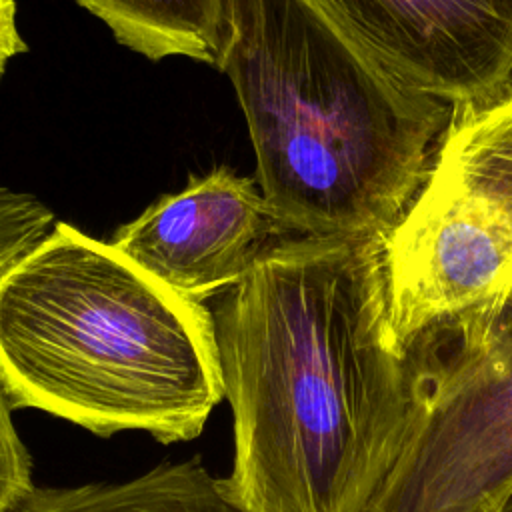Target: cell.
Segmentation results:
<instances>
[{
	"mask_svg": "<svg viewBox=\"0 0 512 512\" xmlns=\"http://www.w3.org/2000/svg\"><path fill=\"white\" fill-rule=\"evenodd\" d=\"M246 512H364L428 392L394 334L382 238L280 236L210 310Z\"/></svg>",
	"mask_w": 512,
	"mask_h": 512,
	"instance_id": "obj_1",
	"label": "cell"
},
{
	"mask_svg": "<svg viewBox=\"0 0 512 512\" xmlns=\"http://www.w3.org/2000/svg\"><path fill=\"white\" fill-rule=\"evenodd\" d=\"M222 62L280 236L382 238L432 164L452 104L414 90L312 0H230Z\"/></svg>",
	"mask_w": 512,
	"mask_h": 512,
	"instance_id": "obj_2",
	"label": "cell"
},
{
	"mask_svg": "<svg viewBox=\"0 0 512 512\" xmlns=\"http://www.w3.org/2000/svg\"><path fill=\"white\" fill-rule=\"evenodd\" d=\"M0 386L98 436H198L224 386L210 310L56 222L0 274Z\"/></svg>",
	"mask_w": 512,
	"mask_h": 512,
	"instance_id": "obj_3",
	"label": "cell"
},
{
	"mask_svg": "<svg viewBox=\"0 0 512 512\" xmlns=\"http://www.w3.org/2000/svg\"><path fill=\"white\" fill-rule=\"evenodd\" d=\"M382 260L404 346L512 290V78L452 106L420 190L382 236Z\"/></svg>",
	"mask_w": 512,
	"mask_h": 512,
	"instance_id": "obj_4",
	"label": "cell"
},
{
	"mask_svg": "<svg viewBox=\"0 0 512 512\" xmlns=\"http://www.w3.org/2000/svg\"><path fill=\"white\" fill-rule=\"evenodd\" d=\"M422 338L428 392L364 512H500L512 494V290Z\"/></svg>",
	"mask_w": 512,
	"mask_h": 512,
	"instance_id": "obj_5",
	"label": "cell"
},
{
	"mask_svg": "<svg viewBox=\"0 0 512 512\" xmlns=\"http://www.w3.org/2000/svg\"><path fill=\"white\" fill-rule=\"evenodd\" d=\"M406 86L448 104L512 76V0H312Z\"/></svg>",
	"mask_w": 512,
	"mask_h": 512,
	"instance_id": "obj_6",
	"label": "cell"
},
{
	"mask_svg": "<svg viewBox=\"0 0 512 512\" xmlns=\"http://www.w3.org/2000/svg\"><path fill=\"white\" fill-rule=\"evenodd\" d=\"M278 236L260 186L216 168L160 198L110 244L168 290L204 302L240 282Z\"/></svg>",
	"mask_w": 512,
	"mask_h": 512,
	"instance_id": "obj_7",
	"label": "cell"
},
{
	"mask_svg": "<svg viewBox=\"0 0 512 512\" xmlns=\"http://www.w3.org/2000/svg\"><path fill=\"white\" fill-rule=\"evenodd\" d=\"M10 512H246L198 458L112 484L32 488Z\"/></svg>",
	"mask_w": 512,
	"mask_h": 512,
	"instance_id": "obj_8",
	"label": "cell"
},
{
	"mask_svg": "<svg viewBox=\"0 0 512 512\" xmlns=\"http://www.w3.org/2000/svg\"><path fill=\"white\" fill-rule=\"evenodd\" d=\"M130 50L162 60L186 56L222 68L230 42V0H76Z\"/></svg>",
	"mask_w": 512,
	"mask_h": 512,
	"instance_id": "obj_9",
	"label": "cell"
},
{
	"mask_svg": "<svg viewBox=\"0 0 512 512\" xmlns=\"http://www.w3.org/2000/svg\"><path fill=\"white\" fill-rule=\"evenodd\" d=\"M54 228V214L34 196L0 184V274Z\"/></svg>",
	"mask_w": 512,
	"mask_h": 512,
	"instance_id": "obj_10",
	"label": "cell"
},
{
	"mask_svg": "<svg viewBox=\"0 0 512 512\" xmlns=\"http://www.w3.org/2000/svg\"><path fill=\"white\" fill-rule=\"evenodd\" d=\"M30 456L18 438L0 386V512H10L30 490Z\"/></svg>",
	"mask_w": 512,
	"mask_h": 512,
	"instance_id": "obj_11",
	"label": "cell"
},
{
	"mask_svg": "<svg viewBox=\"0 0 512 512\" xmlns=\"http://www.w3.org/2000/svg\"><path fill=\"white\" fill-rule=\"evenodd\" d=\"M26 50L28 46L16 26V0H0V78L8 62Z\"/></svg>",
	"mask_w": 512,
	"mask_h": 512,
	"instance_id": "obj_12",
	"label": "cell"
},
{
	"mask_svg": "<svg viewBox=\"0 0 512 512\" xmlns=\"http://www.w3.org/2000/svg\"><path fill=\"white\" fill-rule=\"evenodd\" d=\"M500 512H512V494L508 496V500L504 502V506L500 508Z\"/></svg>",
	"mask_w": 512,
	"mask_h": 512,
	"instance_id": "obj_13",
	"label": "cell"
},
{
	"mask_svg": "<svg viewBox=\"0 0 512 512\" xmlns=\"http://www.w3.org/2000/svg\"><path fill=\"white\" fill-rule=\"evenodd\" d=\"M510 78H512V76H510Z\"/></svg>",
	"mask_w": 512,
	"mask_h": 512,
	"instance_id": "obj_14",
	"label": "cell"
}]
</instances>
